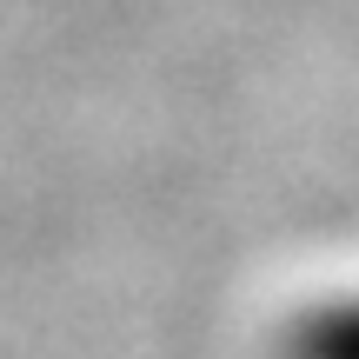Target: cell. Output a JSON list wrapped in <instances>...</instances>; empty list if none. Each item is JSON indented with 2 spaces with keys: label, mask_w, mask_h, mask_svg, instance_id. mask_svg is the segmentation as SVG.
Segmentation results:
<instances>
[{
  "label": "cell",
  "mask_w": 359,
  "mask_h": 359,
  "mask_svg": "<svg viewBox=\"0 0 359 359\" xmlns=\"http://www.w3.org/2000/svg\"><path fill=\"white\" fill-rule=\"evenodd\" d=\"M286 359H359V299L299 320V333L286 339Z\"/></svg>",
  "instance_id": "1"
}]
</instances>
